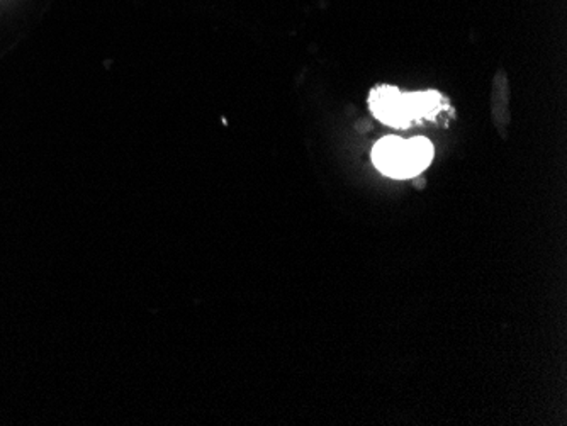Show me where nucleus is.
I'll return each mask as SVG.
<instances>
[{"mask_svg":"<svg viewBox=\"0 0 567 426\" xmlns=\"http://www.w3.org/2000/svg\"><path fill=\"white\" fill-rule=\"evenodd\" d=\"M440 96L437 92H414L404 96V107L410 121L418 117H432L439 111Z\"/></svg>","mask_w":567,"mask_h":426,"instance_id":"3","label":"nucleus"},{"mask_svg":"<svg viewBox=\"0 0 567 426\" xmlns=\"http://www.w3.org/2000/svg\"><path fill=\"white\" fill-rule=\"evenodd\" d=\"M433 158V146L426 138L403 140L386 136L374 146L372 160L379 171L396 179H406L425 171Z\"/></svg>","mask_w":567,"mask_h":426,"instance_id":"1","label":"nucleus"},{"mask_svg":"<svg viewBox=\"0 0 567 426\" xmlns=\"http://www.w3.org/2000/svg\"><path fill=\"white\" fill-rule=\"evenodd\" d=\"M370 107L374 114L391 126H406L410 117L404 107V96L395 87H379L370 94Z\"/></svg>","mask_w":567,"mask_h":426,"instance_id":"2","label":"nucleus"}]
</instances>
